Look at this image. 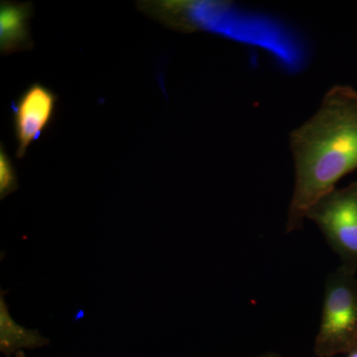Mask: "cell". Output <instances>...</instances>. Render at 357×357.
<instances>
[{
	"mask_svg": "<svg viewBox=\"0 0 357 357\" xmlns=\"http://www.w3.org/2000/svg\"><path fill=\"white\" fill-rule=\"evenodd\" d=\"M295 187L287 232L302 229L307 211L357 170V91L337 84L324 96L314 116L290 133Z\"/></svg>",
	"mask_w": 357,
	"mask_h": 357,
	"instance_id": "6da1fadb",
	"label": "cell"
},
{
	"mask_svg": "<svg viewBox=\"0 0 357 357\" xmlns=\"http://www.w3.org/2000/svg\"><path fill=\"white\" fill-rule=\"evenodd\" d=\"M342 266L328 275L314 354L333 357L347 354L357 342V278Z\"/></svg>",
	"mask_w": 357,
	"mask_h": 357,
	"instance_id": "7a4b0ae2",
	"label": "cell"
},
{
	"mask_svg": "<svg viewBox=\"0 0 357 357\" xmlns=\"http://www.w3.org/2000/svg\"><path fill=\"white\" fill-rule=\"evenodd\" d=\"M307 220L318 225L342 266L357 272V182L335 188L314 203Z\"/></svg>",
	"mask_w": 357,
	"mask_h": 357,
	"instance_id": "3957f363",
	"label": "cell"
},
{
	"mask_svg": "<svg viewBox=\"0 0 357 357\" xmlns=\"http://www.w3.org/2000/svg\"><path fill=\"white\" fill-rule=\"evenodd\" d=\"M58 100V96L52 89L34 83L17 100L11 102L14 134L17 143L16 158H24L30 145L50 128Z\"/></svg>",
	"mask_w": 357,
	"mask_h": 357,
	"instance_id": "277c9868",
	"label": "cell"
},
{
	"mask_svg": "<svg viewBox=\"0 0 357 357\" xmlns=\"http://www.w3.org/2000/svg\"><path fill=\"white\" fill-rule=\"evenodd\" d=\"M34 14L31 2L1 1L0 6V52L2 56L34 48L30 20Z\"/></svg>",
	"mask_w": 357,
	"mask_h": 357,
	"instance_id": "5b68a950",
	"label": "cell"
},
{
	"mask_svg": "<svg viewBox=\"0 0 357 357\" xmlns=\"http://www.w3.org/2000/svg\"><path fill=\"white\" fill-rule=\"evenodd\" d=\"M4 291L0 296V351L6 357L15 356L24 349H42L50 344V340L39 331L24 328L14 321L9 312Z\"/></svg>",
	"mask_w": 357,
	"mask_h": 357,
	"instance_id": "8992f818",
	"label": "cell"
},
{
	"mask_svg": "<svg viewBox=\"0 0 357 357\" xmlns=\"http://www.w3.org/2000/svg\"><path fill=\"white\" fill-rule=\"evenodd\" d=\"M18 176L13 160L6 152L3 143L0 147V199H6L9 195L17 191Z\"/></svg>",
	"mask_w": 357,
	"mask_h": 357,
	"instance_id": "52a82bcc",
	"label": "cell"
},
{
	"mask_svg": "<svg viewBox=\"0 0 357 357\" xmlns=\"http://www.w3.org/2000/svg\"><path fill=\"white\" fill-rule=\"evenodd\" d=\"M347 357H357V342L349 349V351L347 352Z\"/></svg>",
	"mask_w": 357,
	"mask_h": 357,
	"instance_id": "ba28073f",
	"label": "cell"
},
{
	"mask_svg": "<svg viewBox=\"0 0 357 357\" xmlns=\"http://www.w3.org/2000/svg\"><path fill=\"white\" fill-rule=\"evenodd\" d=\"M255 357H282L280 354H274V352H268V354H261V356H257Z\"/></svg>",
	"mask_w": 357,
	"mask_h": 357,
	"instance_id": "9c48e42d",
	"label": "cell"
},
{
	"mask_svg": "<svg viewBox=\"0 0 357 357\" xmlns=\"http://www.w3.org/2000/svg\"><path fill=\"white\" fill-rule=\"evenodd\" d=\"M14 357H26L24 351H18Z\"/></svg>",
	"mask_w": 357,
	"mask_h": 357,
	"instance_id": "30bf717a",
	"label": "cell"
}]
</instances>
